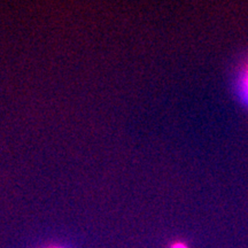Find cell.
<instances>
[{
  "label": "cell",
  "mask_w": 248,
  "mask_h": 248,
  "mask_svg": "<svg viewBox=\"0 0 248 248\" xmlns=\"http://www.w3.org/2000/svg\"><path fill=\"white\" fill-rule=\"evenodd\" d=\"M237 91L239 93V99L248 108V58L239 69L237 79Z\"/></svg>",
  "instance_id": "1"
},
{
  "label": "cell",
  "mask_w": 248,
  "mask_h": 248,
  "mask_svg": "<svg viewBox=\"0 0 248 248\" xmlns=\"http://www.w3.org/2000/svg\"><path fill=\"white\" fill-rule=\"evenodd\" d=\"M169 248H188V246L185 241L175 240V241H172V244L170 245Z\"/></svg>",
  "instance_id": "2"
},
{
  "label": "cell",
  "mask_w": 248,
  "mask_h": 248,
  "mask_svg": "<svg viewBox=\"0 0 248 248\" xmlns=\"http://www.w3.org/2000/svg\"><path fill=\"white\" fill-rule=\"evenodd\" d=\"M48 248H62V247H58V246H54V247H48Z\"/></svg>",
  "instance_id": "3"
}]
</instances>
